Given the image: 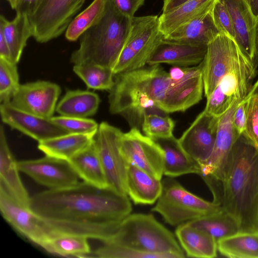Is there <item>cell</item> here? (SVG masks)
<instances>
[{"label": "cell", "instance_id": "6da1fadb", "mask_svg": "<svg viewBox=\"0 0 258 258\" xmlns=\"http://www.w3.org/2000/svg\"><path fill=\"white\" fill-rule=\"evenodd\" d=\"M29 207L55 234L81 235L103 243L112 240L132 210L127 195L85 181L35 194Z\"/></svg>", "mask_w": 258, "mask_h": 258}, {"label": "cell", "instance_id": "7a4b0ae2", "mask_svg": "<svg viewBox=\"0 0 258 258\" xmlns=\"http://www.w3.org/2000/svg\"><path fill=\"white\" fill-rule=\"evenodd\" d=\"M221 206L236 220L239 231H258V150L243 133L226 164Z\"/></svg>", "mask_w": 258, "mask_h": 258}, {"label": "cell", "instance_id": "3957f363", "mask_svg": "<svg viewBox=\"0 0 258 258\" xmlns=\"http://www.w3.org/2000/svg\"><path fill=\"white\" fill-rule=\"evenodd\" d=\"M109 91V110L120 114L132 128L139 130L147 114L165 115L161 109L170 83L169 73L159 64L114 75Z\"/></svg>", "mask_w": 258, "mask_h": 258}, {"label": "cell", "instance_id": "277c9868", "mask_svg": "<svg viewBox=\"0 0 258 258\" xmlns=\"http://www.w3.org/2000/svg\"><path fill=\"white\" fill-rule=\"evenodd\" d=\"M132 18L106 0L100 19L80 38L79 48L71 56L74 65L97 64L113 69L127 39Z\"/></svg>", "mask_w": 258, "mask_h": 258}, {"label": "cell", "instance_id": "5b68a950", "mask_svg": "<svg viewBox=\"0 0 258 258\" xmlns=\"http://www.w3.org/2000/svg\"><path fill=\"white\" fill-rule=\"evenodd\" d=\"M108 242L143 252L171 253L177 258L185 256L174 234L152 214H129Z\"/></svg>", "mask_w": 258, "mask_h": 258}, {"label": "cell", "instance_id": "8992f818", "mask_svg": "<svg viewBox=\"0 0 258 258\" xmlns=\"http://www.w3.org/2000/svg\"><path fill=\"white\" fill-rule=\"evenodd\" d=\"M161 182V195L151 211L160 214L169 225L178 226L223 210L220 204L189 192L172 177L167 176Z\"/></svg>", "mask_w": 258, "mask_h": 258}, {"label": "cell", "instance_id": "52a82bcc", "mask_svg": "<svg viewBox=\"0 0 258 258\" xmlns=\"http://www.w3.org/2000/svg\"><path fill=\"white\" fill-rule=\"evenodd\" d=\"M163 38L157 16L133 17L128 37L112 69L114 74L145 67Z\"/></svg>", "mask_w": 258, "mask_h": 258}, {"label": "cell", "instance_id": "ba28073f", "mask_svg": "<svg viewBox=\"0 0 258 258\" xmlns=\"http://www.w3.org/2000/svg\"><path fill=\"white\" fill-rule=\"evenodd\" d=\"M85 0H41L28 16L33 37L39 43L56 38L66 30Z\"/></svg>", "mask_w": 258, "mask_h": 258}, {"label": "cell", "instance_id": "9c48e42d", "mask_svg": "<svg viewBox=\"0 0 258 258\" xmlns=\"http://www.w3.org/2000/svg\"><path fill=\"white\" fill-rule=\"evenodd\" d=\"M249 63L234 39L224 34L218 35L208 44L203 60L205 96L211 94L223 77Z\"/></svg>", "mask_w": 258, "mask_h": 258}, {"label": "cell", "instance_id": "30bf717a", "mask_svg": "<svg viewBox=\"0 0 258 258\" xmlns=\"http://www.w3.org/2000/svg\"><path fill=\"white\" fill-rule=\"evenodd\" d=\"M122 132L119 128L102 122L95 137V143L106 178L108 188L120 195H127L126 174L127 163L119 147Z\"/></svg>", "mask_w": 258, "mask_h": 258}, {"label": "cell", "instance_id": "8fae6325", "mask_svg": "<svg viewBox=\"0 0 258 258\" xmlns=\"http://www.w3.org/2000/svg\"><path fill=\"white\" fill-rule=\"evenodd\" d=\"M256 72L257 70L249 63L223 77L207 98L204 110L217 117L222 116L237 100L247 96Z\"/></svg>", "mask_w": 258, "mask_h": 258}, {"label": "cell", "instance_id": "7c38bea8", "mask_svg": "<svg viewBox=\"0 0 258 258\" xmlns=\"http://www.w3.org/2000/svg\"><path fill=\"white\" fill-rule=\"evenodd\" d=\"M120 152L127 164H131L161 180L163 174L164 152L152 139L137 128L121 135Z\"/></svg>", "mask_w": 258, "mask_h": 258}, {"label": "cell", "instance_id": "4fadbf2b", "mask_svg": "<svg viewBox=\"0 0 258 258\" xmlns=\"http://www.w3.org/2000/svg\"><path fill=\"white\" fill-rule=\"evenodd\" d=\"M0 211L3 218L14 229L41 247L55 234L38 215L18 202L1 186Z\"/></svg>", "mask_w": 258, "mask_h": 258}, {"label": "cell", "instance_id": "5bb4252c", "mask_svg": "<svg viewBox=\"0 0 258 258\" xmlns=\"http://www.w3.org/2000/svg\"><path fill=\"white\" fill-rule=\"evenodd\" d=\"M241 100H237L220 117L212 153L206 161L200 164V175L207 184L223 185L225 168L230 152L239 136L233 127L232 118L235 109Z\"/></svg>", "mask_w": 258, "mask_h": 258}, {"label": "cell", "instance_id": "9a60e30c", "mask_svg": "<svg viewBox=\"0 0 258 258\" xmlns=\"http://www.w3.org/2000/svg\"><path fill=\"white\" fill-rule=\"evenodd\" d=\"M21 172L48 189L73 186L80 178L70 162L45 155L41 158L17 161Z\"/></svg>", "mask_w": 258, "mask_h": 258}, {"label": "cell", "instance_id": "2e32d148", "mask_svg": "<svg viewBox=\"0 0 258 258\" xmlns=\"http://www.w3.org/2000/svg\"><path fill=\"white\" fill-rule=\"evenodd\" d=\"M60 93V87L57 84L37 81L20 84L10 102L22 111L50 118L55 110Z\"/></svg>", "mask_w": 258, "mask_h": 258}, {"label": "cell", "instance_id": "e0dca14e", "mask_svg": "<svg viewBox=\"0 0 258 258\" xmlns=\"http://www.w3.org/2000/svg\"><path fill=\"white\" fill-rule=\"evenodd\" d=\"M203 60L192 67H184L183 76L178 80L170 78L161 109L167 113L184 111L198 103L204 90Z\"/></svg>", "mask_w": 258, "mask_h": 258}, {"label": "cell", "instance_id": "ac0fdd59", "mask_svg": "<svg viewBox=\"0 0 258 258\" xmlns=\"http://www.w3.org/2000/svg\"><path fill=\"white\" fill-rule=\"evenodd\" d=\"M219 118L204 110L178 139L184 151L199 165L206 161L212 153Z\"/></svg>", "mask_w": 258, "mask_h": 258}, {"label": "cell", "instance_id": "d6986e66", "mask_svg": "<svg viewBox=\"0 0 258 258\" xmlns=\"http://www.w3.org/2000/svg\"><path fill=\"white\" fill-rule=\"evenodd\" d=\"M2 121L38 142L70 134L50 118L26 112L13 106L10 101L1 103Z\"/></svg>", "mask_w": 258, "mask_h": 258}, {"label": "cell", "instance_id": "ffe728a7", "mask_svg": "<svg viewBox=\"0 0 258 258\" xmlns=\"http://www.w3.org/2000/svg\"><path fill=\"white\" fill-rule=\"evenodd\" d=\"M221 1L231 17L235 33V41L244 55L253 64L257 19L245 0Z\"/></svg>", "mask_w": 258, "mask_h": 258}, {"label": "cell", "instance_id": "44dd1931", "mask_svg": "<svg viewBox=\"0 0 258 258\" xmlns=\"http://www.w3.org/2000/svg\"><path fill=\"white\" fill-rule=\"evenodd\" d=\"M207 46L169 41L163 38L155 49L147 64L153 66L166 63L180 67L196 66L204 60Z\"/></svg>", "mask_w": 258, "mask_h": 258}, {"label": "cell", "instance_id": "7402d4cb", "mask_svg": "<svg viewBox=\"0 0 258 258\" xmlns=\"http://www.w3.org/2000/svg\"><path fill=\"white\" fill-rule=\"evenodd\" d=\"M17 161L8 144L5 130L0 126V186L18 202L29 208L30 197L21 179Z\"/></svg>", "mask_w": 258, "mask_h": 258}, {"label": "cell", "instance_id": "603a6c76", "mask_svg": "<svg viewBox=\"0 0 258 258\" xmlns=\"http://www.w3.org/2000/svg\"><path fill=\"white\" fill-rule=\"evenodd\" d=\"M127 194L135 204L151 205L161 195V180L155 178L136 165L128 164L126 174Z\"/></svg>", "mask_w": 258, "mask_h": 258}, {"label": "cell", "instance_id": "cb8c5ba5", "mask_svg": "<svg viewBox=\"0 0 258 258\" xmlns=\"http://www.w3.org/2000/svg\"><path fill=\"white\" fill-rule=\"evenodd\" d=\"M164 152L163 174L177 177L187 174H201L199 164L182 149L178 140L173 136L154 140Z\"/></svg>", "mask_w": 258, "mask_h": 258}, {"label": "cell", "instance_id": "d4e9b609", "mask_svg": "<svg viewBox=\"0 0 258 258\" xmlns=\"http://www.w3.org/2000/svg\"><path fill=\"white\" fill-rule=\"evenodd\" d=\"M175 235L188 257L213 258L217 256L216 239L205 231L187 222L177 226Z\"/></svg>", "mask_w": 258, "mask_h": 258}, {"label": "cell", "instance_id": "484cf974", "mask_svg": "<svg viewBox=\"0 0 258 258\" xmlns=\"http://www.w3.org/2000/svg\"><path fill=\"white\" fill-rule=\"evenodd\" d=\"M212 10L203 16L179 27L169 34L164 36V39L179 42L208 45L221 34L214 23Z\"/></svg>", "mask_w": 258, "mask_h": 258}, {"label": "cell", "instance_id": "4316f807", "mask_svg": "<svg viewBox=\"0 0 258 258\" xmlns=\"http://www.w3.org/2000/svg\"><path fill=\"white\" fill-rule=\"evenodd\" d=\"M69 161L83 181L99 188H108L95 140Z\"/></svg>", "mask_w": 258, "mask_h": 258}, {"label": "cell", "instance_id": "83f0119b", "mask_svg": "<svg viewBox=\"0 0 258 258\" xmlns=\"http://www.w3.org/2000/svg\"><path fill=\"white\" fill-rule=\"evenodd\" d=\"M96 134L70 133L39 142L38 148L46 156L69 161L89 146Z\"/></svg>", "mask_w": 258, "mask_h": 258}, {"label": "cell", "instance_id": "f1b7e54d", "mask_svg": "<svg viewBox=\"0 0 258 258\" xmlns=\"http://www.w3.org/2000/svg\"><path fill=\"white\" fill-rule=\"evenodd\" d=\"M216 0H191L159 17V29L165 36L179 27L190 22L212 10Z\"/></svg>", "mask_w": 258, "mask_h": 258}, {"label": "cell", "instance_id": "f546056e", "mask_svg": "<svg viewBox=\"0 0 258 258\" xmlns=\"http://www.w3.org/2000/svg\"><path fill=\"white\" fill-rule=\"evenodd\" d=\"M16 14L12 21L2 15L0 17V32L4 36L11 51L12 61L15 63L19 61L28 40L33 37L28 16Z\"/></svg>", "mask_w": 258, "mask_h": 258}, {"label": "cell", "instance_id": "4dcf8cb0", "mask_svg": "<svg viewBox=\"0 0 258 258\" xmlns=\"http://www.w3.org/2000/svg\"><path fill=\"white\" fill-rule=\"evenodd\" d=\"M100 100L96 93L89 91L68 90L56 105L60 115L87 118L97 111Z\"/></svg>", "mask_w": 258, "mask_h": 258}, {"label": "cell", "instance_id": "1f68e13d", "mask_svg": "<svg viewBox=\"0 0 258 258\" xmlns=\"http://www.w3.org/2000/svg\"><path fill=\"white\" fill-rule=\"evenodd\" d=\"M219 253L231 258H258V231H238L217 241Z\"/></svg>", "mask_w": 258, "mask_h": 258}, {"label": "cell", "instance_id": "d6a6232c", "mask_svg": "<svg viewBox=\"0 0 258 258\" xmlns=\"http://www.w3.org/2000/svg\"><path fill=\"white\" fill-rule=\"evenodd\" d=\"M88 239L81 235L55 234L44 243L42 248L60 256L84 257L91 253Z\"/></svg>", "mask_w": 258, "mask_h": 258}, {"label": "cell", "instance_id": "836d02e7", "mask_svg": "<svg viewBox=\"0 0 258 258\" xmlns=\"http://www.w3.org/2000/svg\"><path fill=\"white\" fill-rule=\"evenodd\" d=\"M187 223L209 234L217 241L239 231V226L236 220L223 209Z\"/></svg>", "mask_w": 258, "mask_h": 258}, {"label": "cell", "instance_id": "e575fe53", "mask_svg": "<svg viewBox=\"0 0 258 258\" xmlns=\"http://www.w3.org/2000/svg\"><path fill=\"white\" fill-rule=\"evenodd\" d=\"M106 0H94L83 11L76 16L66 30L65 36L70 41L78 40L102 17Z\"/></svg>", "mask_w": 258, "mask_h": 258}, {"label": "cell", "instance_id": "d590c367", "mask_svg": "<svg viewBox=\"0 0 258 258\" xmlns=\"http://www.w3.org/2000/svg\"><path fill=\"white\" fill-rule=\"evenodd\" d=\"M74 73L86 84L88 88L109 91L114 84L112 69L97 64L74 65Z\"/></svg>", "mask_w": 258, "mask_h": 258}, {"label": "cell", "instance_id": "8d00e7d4", "mask_svg": "<svg viewBox=\"0 0 258 258\" xmlns=\"http://www.w3.org/2000/svg\"><path fill=\"white\" fill-rule=\"evenodd\" d=\"M92 253L101 258H177L171 253H153L138 251L111 242H103Z\"/></svg>", "mask_w": 258, "mask_h": 258}, {"label": "cell", "instance_id": "74e56055", "mask_svg": "<svg viewBox=\"0 0 258 258\" xmlns=\"http://www.w3.org/2000/svg\"><path fill=\"white\" fill-rule=\"evenodd\" d=\"M174 121L168 115L147 114L144 116L142 129L147 137L153 140L172 137Z\"/></svg>", "mask_w": 258, "mask_h": 258}, {"label": "cell", "instance_id": "f35d334b", "mask_svg": "<svg viewBox=\"0 0 258 258\" xmlns=\"http://www.w3.org/2000/svg\"><path fill=\"white\" fill-rule=\"evenodd\" d=\"M20 85L17 63L0 57L1 103L10 101Z\"/></svg>", "mask_w": 258, "mask_h": 258}, {"label": "cell", "instance_id": "ab89813d", "mask_svg": "<svg viewBox=\"0 0 258 258\" xmlns=\"http://www.w3.org/2000/svg\"><path fill=\"white\" fill-rule=\"evenodd\" d=\"M50 119L70 133L96 134L99 127L96 121L87 118L60 115L52 116Z\"/></svg>", "mask_w": 258, "mask_h": 258}, {"label": "cell", "instance_id": "60d3db41", "mask_svg": "<svg viewBox=\"0 0 258 258\" xmlns=\"http://www.w3.org/2000/svg\"><path fill=\"white\" fill-rule=\"evenodd\" d=\"M248 99L247 119L243 134L258 150V94Z\"/></svg>", "mask_w": 258, "mask_h": 258}, {"label": "cell", "instance_id": "b9f144b4", "mask_svg": "<svg viewBox=\"0 0 258 258\" xmlns=\"http://www.w3.org/2000/svg\"><path fill=\"white\" fill-rule=\"evenodd\" d=\"M214 23L221 34L234 40L235 33L228 10L221 0H216L212 10Z\"/></svg>", "mask_w": 258, "mask_h": 258}, {"label": "cell", "instance_id": "7bdbcfd3", "mask_svg": "<svg viewBox=\"0 0 258 258\" xmlns=\"http://www.w3.org/2000/svg\"><path fill=\"white\" fill-rule=\"evenodd\" d=\"M248 104V99L245 97L239 103L233 115V125L238 135L242 134L245 130Z\"/></svg>", "mask_w": 258, "mask_h": 258}, {"label": "cell", "instance_id": "ee69618b", "mask_svg": "<svg viewBox=\"0 0 258 258\" xmlns=\"http://www.w3.org/2000/svg\"><path fill=\"white\" fill-rule=\"evenodd\" d=\"M114 7L123 15L131 18L135 17L137 11L145 0H111Z\"/></svg>", "mask_w": 258, "mask_h": 258}, {"label": "cell", "instance_id": "f6af8a7d", "mask_svg": "<svg viewBox=\"0 0 258 258\" xmlns=\"http://www.w3.org/2000/svg\"><path fill=\"white\" fill-rule=\"evenodd\" d=\"M38 0H20L16 10V13H23L29 16L35 9Z\"/></svg>", "mask_w": 258, "mask_h": 258}, {"label": "cell", "instance_id": "bcb514c9", "mask_svg": "<svg viewBox=\"0 0 258 258\" xmlns=\"http://www.w3.org/2000/svg\"><path fill=\"white\" fill-rule=\"evenodd\" d=\"M190 1L191 0H164L162 14L170 12Z\"/></svg>", "mask_w": 258, "mask_h": 258}, {"label": "cell", "instance_id": "7dc6e473", "mask_svg": "<svg viewBox=\"0 0 258 258\" xmlns=\"http://www.w3.org/2000/svg\"><path fill=\"white\" fill-rule=\"evenodd\" d=\"M0 57L12 61L9 47L1 32H0Z\"/></svg>", "mask_w": 258, "mask_h": 258}, {"label": "cell", "instance_id": "c3c4849f", "mask_svg": "<svg viewBox=\"0 0 258 258\" xmlns=\"http://www.w3.org/2000/svg\"><path fill=\"white\" fill-rule=\"evenodd\" d=\"M254 68L257 70L258 66V19H257L255 34V54L253 62Z\"/></svg>", "mask_w": 258, "mask_h": 258}, {"label": "cell", "instance_id": "681fc988", "mask_svg": "<svg viewBox=\"0 0 258 258\" xmlns=\"http://www.w3.org/2000/svg\"><path fill=\"white\" fill-rule=\"evenodd\" d=\"M253 15L258 19V0H245Z\"/></svg>", "mask_w": 258, "mask_h": 258}, {"label": "cell", "instance_id": "f907efd6", "mask_svg": "<svg viewBox=\"0 0 258 258\" xmlns=\"http://www.w3.org/2000/svg\"><path fill=\"white\" fill-rule=\"evenodd\" d=\"M255 94H258V80L256 81L254 85L252 86L251 89L247 96H249Z\"/></svg>", "mask_w": 258, "mask_h": 258}, {"label": "cell", "instance_id": "816d5d0a", "mask_svg": "<svg viewBox=\"0 0 258 258\" xmlns=\"http://www.w3.org/2000/svg\"><path fill=\"white\" fill-rule=\"evenodd\" d=\"M6 1H7L9 3L12 9L16 10L18 7V5L19 4L20 0H6Z\"/></svg>", "mask_w": 258, "mask_h": 258}, {"label": "cell", "instance_id": "f5cc1de1", "mask_svg": "<svg viewBox=\"0 0 258 258\" xmlns=\"http://www.w3.org/2000/svg\"><path fill=\"white\" fill-rule=\"evenodd\" d=\"M40 1H41V0H38V2H37V5L38 4V3Z\"/></svg>", "mask_w": 258, "mask_h": 258}]
</instances>
